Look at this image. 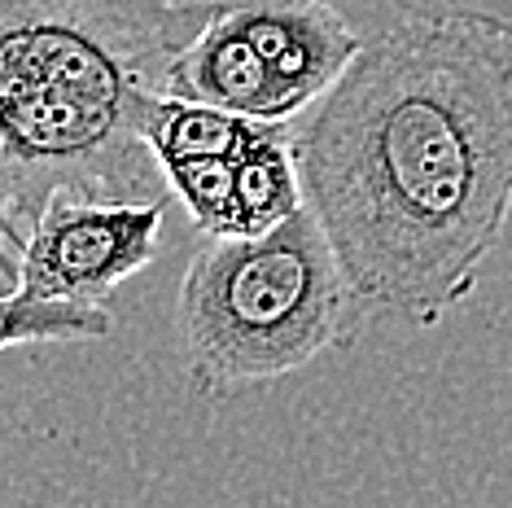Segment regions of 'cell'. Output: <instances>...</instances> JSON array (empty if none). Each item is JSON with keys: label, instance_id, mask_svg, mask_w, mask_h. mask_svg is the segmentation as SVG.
<instances>
[{"label": "cell", "instance_id": "cell-1", "mask_svg": "<svg viewBox=\"0 0 512 508\" xmlns=\"http://www.w3.org/2000/svg\"><path fill=\"white\" fill-rule=\"evenodd\" d=\"M289 136L364 311L434 329L473 294L512 219V40L403 14Z\"/></svg>", "mask_w": 512, "mask_h": 508}, {"label": "cell", "instance_id": "cell-2", "mask_svg": "<svg viewBox=\"0 0 512 508\" xmlns=\"http://www.w3.org/2000/svg\"><path fill=\"white\" fill-rule=\"evenodd\" d=\"M202 0H0V294L57 189L167 198L136 106L167 92V66L197 36Z\"/></svg>", "mask_w": 512, "mask_h": 508}, {"label": "cell", "instance_id": "cell-3", "mask_svg": "<svg viewBox=\"0 0 512 508\" xmlns=\"http://www.w3.org/2000/svg\"><path fill=\"white\" fill-rule=\"evenodd\" d=\"M368 311L311 206L267 233L206 237L176 298L193 395L232 399L342 346Z\"/></svg>", "mask_w": 512, "mask_h": 508}, {"label": "cell", "instance_id": "cell-4", "mask_svg": "<svg viewBox=\"0 0 512 508\" xmlns=\"http://www.w3.org/2000/svg\"><path fill=\"white\" fill-rule=\"evenodd\" d=\"M162 206L57 189L31 219L18 250V294L106 307L127 276L145 272L162 246Z\"/></svg>", "mask_w": 512, "mask_h": 508}, {"label": "cell", "instance_id": "cell-5", "mask_svg": "<svg viewBox=\"0 0 512 508\" xmlns=\"http://www.w3.org/2000/svg\"><path fill=\"white\" fill-rule=\"evenodd\" d=\"M276 75L289 114L320 101L364 49L359 31L329 0H215Z\"/></svg>", "mask_w": 512, "mask_h": 508}, {"label": "cell", "instance_id": "cell-6", "mask_svg": "<svg viewBox=\"0 0 512 508\" xmlns=\"http://www.w3.org/2000/svg\"><path fill=\"white\" fill-rule=\"evenodd\" d=\"M202 9L206 18L197 27V36L167 66V92L250 114V119L289 123L294 114H289L281 88H276V75L267 71L259 49L241 36V27L215 0H202Z\"/></svg>", "mask_w": 512, "mask_h": 508}, {"label": "cell", "instance_id": "cell-7", "mask_svg": "<svg viewBox=\"0 0 512 508\" xmlns=\"http://www.w3.org/2000/svg\"><path fill=\"white\" fill-rule=\"evenodd\" d=\"M272 127L281 123L250 119V114L224 106H206V101L171 97V92H149L136 106V132L158 154V163H167V158H237Z\"/></svg>", "mask_w": 512, "mask_h": 508}, {"label": "cell", "instance_id": "cell-8", "mask_svg": "<svg viewBox=\"0 0 512 508\" xmlns=\"http://www.w3.org/2000/svg\"><path fill=\"white\" fill-rule=\"evenodd\" d=\"M307 206L289 123L237 154V233H267Z\"/></svg>", "mask_w": 512, "mask_h": 508}, {"label": "cell", "instance_id": "cell-9", "mask_svg": "<svg viewBox=\"0 0 512 508\" xmlns=\"http://www.w3.org/2000/svg\"><path fill=\"white\" fill-rule=\"evenodd\" d=\"M114 333V316L106 307L84 303H49L18 290L0 294V351L36 342H101Z\"/></svg>", "mask_w": 512, "mask_h": 508}, {"label": "cell", "instance_id": "cell-10", "mask_svg": "<svg viewBox=\"0 0 512 508\" xmlns=\"http://www.w3.org/2000/svg\"><path fill=\"white\" fill-rule=\"evenodd\" d=\"M162 176L206 237L237 233V158H167Z\"/></svg>", "mask_w": 512, "mask_h": 508}, {"label": "cell", "instance_id": "cell-11", "mask_svg": "<svg viewBox=\"0 0 512 508\" xmlns=\"http://www.w3.org/2000/svg\"><path fill=\"white\" fill-rule=\"evenodd\" d=\"M399 14L421 18H464L512 40V0H390Z\"/></svg>", "mask_w": 512, "mask_h": 508}]
</instances>
